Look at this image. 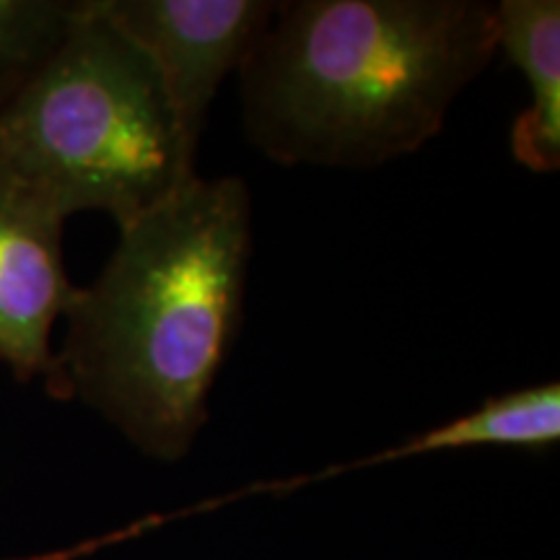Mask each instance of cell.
Masks as SVG:
<instances>
[{
	"mask_svg": "<svg viewBox=\"0 0 560 560\" xmlns=\"http://www.w3.org/2000/svg\"><path fill=\"white\" fill-rule=\"evenodd\" d=\"M94 9L153 62L182 143L195 156L215 91L249 60L278 3L94 0Z\"/></svg>",
	"mask_w": 560,
	"mask_h": 560,
	"instance_id": "obj_4",
	"label": "cell"
},
{
	"mask_svg": "<svg viewBox=\"0 0 560 560\" xmlns=\"http://www.w3.org/2000/svg\"><path fill=\"white\" fill-rule=\"evenodd\" d=\"M79 11L66 0H0V104L60 45Z\"/></svg>",
	"mask_w": 560,
	"mask_h": 560,
	"instance_id": "obj_7",
	"label": "cell"
},
{
	"mask_svg": "<svg viewBox=\"0 0 560 560\" xmlns=\"http://www.w3.org/2000/svg\"><path fill=\"white\" fill-rule=\"evenodd\" d=\"M495 55L475 0H296L244 62L252 143L285 166L369 170L423 149Z\"/></svg>",
	"mask_w": 560,
	"mask_h": 560,
	"instance_id": "obj_2",
	"label": "cell"
},
{
	"mask_svg": "<svg viewBox=\"0 0 560 560\" xmlns=\"http://www.w3.org/2000/svg\"><path fill=\"white\" fill-rule=\"evenodd\" d=\"M195 174L164 86L94 0L0 104V198L52 221L107 210L117 226Z\"/></svg>",
	"mask_w": 560,
	"mask_h": 560,
	"instance_id": "obj_3",
	"label": "cell"
},
{
	"mask_svg": "<svg viewBox=\"0 0 560 560\" xmlns=\"http://www.w3.org/2000/svg\"><path fill=\"white\" fill-rule=\"evenodd\" d=\"M495 52L522 70L532 104L511 128V153L532 172L560 166V3L503 0L493 5Z\"/></svg>",
	"mask_w": 560,
	"mask_h": 560,
	"instance_id": "obj_6",
	"label": "cell"
},
{
	"mask_svg": "<svg viewBox=\"0 0 560 560\" xmlns=\"http://www.w3.org/2000/svg\"><path fill=\"white\" fill-rule=\"evenodd\" d=\"M249 252L236 177L192 174L125 223L96 283L70 299L52 397H81L151 457L187 454L242 327Z\"/></svg>",
	"mask_w": 560,
	"mask_h": 560,
	"instance_id": "obj_1",
	"label": "cell"
},
{
	"mask_svg": "<svg viewBox=\"0 0 560 560\" xmlns=\"http://www.w3.org/2000/svg\"><path fill=\"white\" fill-rule=\"evenodd\" d=\"M60 234V221L0 198V361L19 382L42 376L50 395L58 380L52 325L75 293Z\"/></svg>",
	"mask_w": 560,
	"mask_h": 560,
	"instance_id": "obj_5",
	"label": "cell"
}]
</instances>
